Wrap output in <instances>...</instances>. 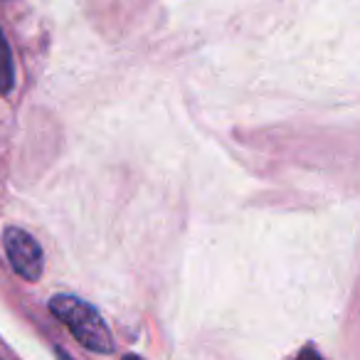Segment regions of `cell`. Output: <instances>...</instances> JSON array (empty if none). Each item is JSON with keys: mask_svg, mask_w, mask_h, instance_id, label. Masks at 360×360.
<instances>
[{"mask_svg": "<svg viewBox=\"0 0 360 360\" xmlns=\"http://www.w3.org/2000/svg\"><path fill=\"white\" fill-rule=\"evenodd\" d=\"M50 311L86 350L99 355H109L114 350V338H111L109 326L104 323L99 311L91 304L72 294H57L50 301Z\"/></svg>", "mask_w": 360, "mask_h": 360, "instance_id": "6da1fadb", "label": "cell"}, {"mask_svg": "<svg viewBox=\"0 0 360 360\" xmlns=\"http://www.w3.org/2000/svg\"><path fill=\"white\" fill-rule=\"evenodd\" d=\"M3 245H6V255L15 274H20L27 281L40 279L42 269H45V257L30 232L20 230V227H8L3 235Z\"/></svg>", "mask_w": 360, "mask_h": 360, "instance_id": "7a4b0ae2", "label": "cell"}, {"mask_svg": "<svg viewBox=\"0 0 360 360\" xmlns=\"http://www.w3.org/2000/svg\"><path fill=\"white\" fill-rule=\"evenodd\" d=\"M15 84V65H13V52L6 35L0 30V94H11Z\"/></svg>", "mask_w": 360, "mask_h": 360, "instance_id": "3957f363", "label": "cell"}]
</instances>
